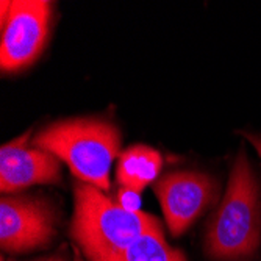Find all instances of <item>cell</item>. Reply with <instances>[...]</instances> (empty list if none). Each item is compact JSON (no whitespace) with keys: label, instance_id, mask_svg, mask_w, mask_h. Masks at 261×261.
<instances>
[{"label":"cell","instance_id":"7c38bea8","mask_svg":"<svg viewBox=\"0 0 261 261\" xmlns=\"http://www.w3.org/2000/svg\"><path fill=\"white\" fill-rule=\"evenodd\" d=\"M44 261H64L61 256H54V258H49V259H44Z\"/></svg>","mask_w":261,"mask_h":261},{"label":"cell","instance_id":"3957f363","mask_svg":"<svg viewBox=\"0 0 261 261\" xmlns=\"http://www.w3.org/2000/svg\"><path fill=\"white\" fill-rule=\"evenodd\" d=\"M261 243V188L244 152L236 156L224 200L208 225L205 250L216 259L250 256Z\"/></svg>","mask_w":261,"mask_h":261},{"label":"cell","instance_id":"5b68a950","mask_svg":"<svg viewBox=\"0 0 261 261\" xmlns=\"http://www.w3.org/2000/svg\"><path fill=\"white\" fill-rule=\"evenodd\" d=\"M55 213L49 202L27 196H7L0 202V244L7 252H27L50 244Z\"/></svg>","mask_w":261,"mask_h":261},{"label":"cell","instance_id":"30bf717a","mask_svg":"<svg viewBox=\"0 0 261 261\" xmlns=\"http://www.w3.org/2000/svg\"><path fill=\"white\" fill-rule=\"evenodd\" d=\"M139 194L138 191H133V189L128 188H121L119 194H117V199H119V205H122L124 208L130 210V211H139Z\"/></svg>","mask_w":261,"mask_h":261},{"label":"cell","instance_id":"8992f818","mask_svg":"<svg viewBox=\"0 0 261 261\" xmlns=\"http://www.w3.org/2000/svg\"><path fill=\"white\" fill-rule=\"evenodd\" d=\"M153 191L161 203L171 233L178 236L213 202L216 186L205 174L181 171L158 178Z\"/></svg>","mask_w":261,"mask_h":261},{"label":"cell","instance_id":"7a4b0ae2","mask_svg":"<svg viewBox=\"0 0 261 261\" xmlns=\"http://www.w3.org/2000/svg\"><path fill=\"white\" fill-rule=\"evenodd\" d=\"M33 144L63 160L80 181L108 193L110 171L121 150V132L99 117L58 121L41 130Z\"/></svg>","mask_w":261,"mask_h":261},{"label":"cell","instance_id":"9c48e42d","mask_svg":"<svg viewBox=\"0 0 261 261\" xmlns=\"http://www.w3.org/2000/svg\"><path fill=\"white\" fill-rule=\"evenodd\" d=\"M105 261H186V258L166 243L163 233H149Z\"/></svg>","mask_w":261,"mask_h":261},{"label":"cell","instance_id":"6da1fadb","mask_svg":"<svg viewBox=\"0 0 261 261\" xmlns=\"http://www.w3.org/2000/svg\"><path fill=\"white\" fill-rule=\"evenodd\" d=\"M149 233H163L155 216L124 208L96 186L75 185L70 234L89 261H105Z\"/></svg>","mask_w":261,"mask_h":261},{"label":"cell","instance_id":"52a82bcc","mask_svg":"<svg viewBox=\"0 0 261 261\" xmlns=\"http://www.w3.org/2000/svg\"><path fill=\"white\" fill-rule=\"evenodd\" d=\"M30 132L5 142L0 149V189L16 193L32 185L61 181L60 158L42 149L29 147Z\"/></svg>","mask_w":261,"mask_h":261},{"label":"cell","instance_id":"4fadbf2b","mask_svg":"<svg viewBox=\"0 0 261 261\" xmlns=\"http://www.w3.org/2000/svg\"><path fill=\"white\" fill-rule=\"evenodd\" d=\"M74 261H83V259H82V256H80L79 253H75V258H74Z\"/></svg>","mask_w":261,"mask_h":261},{"label":"cell","instance_id":"8fae6325","mask_svg":"<svg viewBox=\"0 0 261 261\" xmlns=\"http://www.w3.org/2000/svg\"><path fill=\"white\" fill-rule=\"evenodd\" d=\"M246 136V139L250 141V144L255 147V150L258 152V155L261 156V135H256V133H243Z\"/></svg>","mask_w":261,"mask_h":261},{"label":"cell","instance_id":"277c9868","mask_svg":"<svg viewBox=\"0 0 261 261\" xmlns=\"http://www.w3.org/2000/svg\"><path fill=\"white\" fill-rule=\"evenodd\" d=\"M52 4L45 0H13L2 20L0 66L4 72H17L41 55L50 29Z\"/></svg>","mask_w":261,"mask_h":261},{"label":"cell","instance_id":"ba28073f","mask_svg":"<svg viewBox=\"0 0 261 261\" xmlns=\"http://www.w3.org/2000/svg\"><path fill=\"white\" fill-rule=\"evenodd\" d=\"M163 168V156L149 146H132L119 155L116 177L121 188L141 193L149 183L158 178Z\"/></svg>","mask_w":261,"mask_h":261}]
</instances>
